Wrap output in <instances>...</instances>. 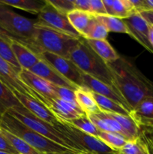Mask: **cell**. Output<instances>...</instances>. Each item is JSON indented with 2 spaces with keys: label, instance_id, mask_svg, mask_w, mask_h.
<instances>
[{
  "label": "cell",
  "instance_id": "26",
  "mask_svg": "<svg viewBox=\"0 0 153 154\" xmlns=\"http://www.w3.org/2000/svg\"><path fill=\"white\" fill-rule=\"evenodd\" d=\"M117 122L120 124L124 132L128 141L134 140L140 134L142 129L138 126L135 120L130 116L121 115V114H111L109 113Z\"/></svg>",
  "mask_w": 153,
  "mask_h": 154
},
{
  "label": "cell",
  "instance_id": "5",
  "mask_svg": "<svg viewBox=\"0 0 153 154\" xmlns=\"http://www.w3.org/2000/svg\"><path fill=\"white\" fill-rule=\"evenodd\" d=\"M8 113L40 135L49 138L51 141L60 145L77 151L78 153H81L77 147L70 140L64 136L62 133L58 132L52 125L39 119L38 117L30 113L22 105L15 107L9 110Z\"/></svg>",
  "mask_w": 153,
  "mask_h": 154
},
{
  "label": "cell",
  "instance_id": "42",
  "mask_svg": "<svg viewBox=\"0 0 153 154\" xmlns=\"http://www.w3.org/2000/svg\"><path fill=\"white\" fill-rule=\"evenodd\" d=\"M149 42L153 47V26L149 25Z\"/></svg>",
  "mask_w": 153,
  "mask_h": 154
},
{
  "label": "cell",
  "instance_id": "9",
  "mask_svg": "<svg viewBox=\"0 0 153 154\" xmlns=\"http://www.w3.org/2000/svg\"><path fill=\"white\" fill-rule=\"evenodd\" d=\"M37 20L40 23L48 26L54 29L63 32L74 37H82L70 23L67 17V14L57 11L47 2L44 8L38 14Z\"/></svg>",
  "mask_w": 153,
  "mask_h": 154
},
{
  "label": "cell",
  "instance_id": "1",
  "mask_svg": "<svg viewBox=\"0 0 153 154\" xmlns=\"http://www.w3.org/2000/svg\"><path fill=\"white\" fill-rule=\"evenodd\" d=\"M113 84L130 110L148 96H153V82L146 78L130 60L119 57L107 63Z\"/></svg>",
  "mask_w": 153,
  "mask_h": 154
},
{
  "label": "cell",
  "instance_id": "33",
  "mask_svg": "<svg viewBox=\"0 0 153 154\" xmlns=\"http://www.w3.org/2000/svg\"><path fill=\"white\" fill-rule=\"evenodd\" d=\"M68 123H69L70 124H71L72 126L76 127V129H80V130L82 131V132L88 134V135H92V136L94 137L98 136L99 133H100V131L92 123V121L88 119V116H87L86 114H83V115H82L81 117L74 119V120H70V121L68 122Z\"/></svg>",
  "mask_w": 153,
  "mask_h": 154
},
{
  "label": "cell",
  "instance_id": "22",
  "mask_svg": "<svg viewBox=\"0 0 153 154\" xmlns=\"http://www.w3.org/2000/svg\"><path fill=\"white\" fill-rule=\"evenodd\" d=\"M77 105L86 114H94L100 111L91 90L86 87H79L74 91Z\"/></svg>",
  "mask_w": 153,
  "mask_h": 154
},
{
  "label": "cell",
  "instance_id": "41",
  "mask_svg": "<svg viewBox=\"0 0 153 154\" xmlns=\"http://www.w3.org/2000/svg\"><path fill=\"white\" fill-rule=\"evenodd\" d=\"M143 11H153V0H143Z\"/></svg>",
  "mask_w": 153,
  "mask_h": 154
},
{
  "label": "cell",
  "instance_id": "30",
  "mask_svg": "<svg viewBox=\"0 0 153 154\" xmlns=\"http://www.w3.org/2000/svg\"><path fill=\"white\" fill-rule=\"evenodd\" d=\"M95 17L106 26L108 32L125 33V34L129 35L128 29L122 19L107 14L98 15V16H95Z\"/></svg>",
  "mask_w": 153,
  "mask_h": 154
},
{
  "label": "cell",
  "instance_id": "6",
  "mask_svg": "<svg viewBox=\"0 0 153 154\" xmlns=\"http://www.w3.org/2000/svg\"><path fill=\"white\" fill-rule=\"evenodd\" d=\"M38 20H31L18 14L8 6L0 3V24L24 45L29 48Z\"/></svg>",
  "mask_w": 153,
  "mask_h": 154
},
{
  "label": "cell",
  "instance_id": "16",
  "mask_svg": "<svg viewBox=\"0 0 153 154\" xmlns=\"http://www.w3.org/2000/svg\"><path fill=\"white\" fill-rule=\"evenodd\" d=\"M19 77L26 85L28 86L31 90L37 93L44 99L57 98L51 87L50 84L47 82L46 80L32 73L31 71L27 70V69H22V71L19 73Z\"/></svg>",
  "mask_w": 153,
  "mask_h": 154
},
{
  "label": "cell",
  "instance_id": "2",
  "mask_svg": "<svg viewBox=\"0 0 153 154\" xmlns=\"http://www.w3.org/2000/svg\"><path fill=\"white\" fill-rule=\"evenodd\" d=\"M81 38L82 37L70 35L37 21L29 49L37 55L41 52H49L68 59L72 50Z\"/></svg>",
  "mask_w": 153,
  "mask_h": 154
},
{
  "label": "cell",
  "instance_id": "12",
  "mask_svg": "<svg viewBox=\"0 0 153 154\" xmlns=\"http://www.w3.org/2000/svg\"><path fill=\"white\" fill-rule=\"evenodd\" d=\"M14 93L21 105L39 119L47 122L52 126H55L58 122L59 120L58 117H56L53 113L40 101L18 92H14Z\"/></svg>",
  "mask_w": 153,
  "mask_h": 154
},
{
  "label": "cell",
  "instance_id": "10",
  "mask_svg": "<svg viewBox=\"0 0 153 154\" xmlns=\"http://www.w3.org/2000/svg\"><path fill=\"white\" fill-rule=\"evenodd\" d=\"M0 81H2L13 92H18L32 96L45 105L44 98L26 85L20 78L19 74L8 63L4 61L1 57H0Z\"/></svg>",
  "mask_w": 153,
  "mask_h": 154
},
{
  "label": "cell",
  "instance_id": "21",
  "mask_svg": "<svg viewBox=\"0 0 153 154\" xmlns=\"http://www.w3.org/2000/svg\"><path fill=\"white\" fill-rule=\"evenodd\" d=\"M86 41L90 48L106 63H113L119 58L120 56L116 52L114 48L111 46L106 39H103V40L86 39Z\"/></svg>",
  "mask_w": 153,
  "mask_h": 154
},
{
  "label": "cell",
  "instance_id": "46",
  "mask_svg": "<svg viewBox=\"0 0 153 154\" xmlns=\"http://www.w3.org/2000/svg\"><path fill=\"white\" fill-rule=\"evenodd\" d=\"M1 133H2V129L0 128V134H1Z\"/></svg>",
  "mask_w": 153,
  "mask_h": 154
},
{
  "label": "cell",
  "instance_id": "14",
  "mask_svg": "<svg viewBox=\"0 0 153 154\" xmlns=\"http://www.w3.org/2000/svg\"><path fill=\"white\" fill-rule=\"evenodd\" d=\"M82 83H83V87L88 89L94 93H98V94L103 96L104 97L108 98L110 99L115 101L118 103L122 105L124 108H127L128 110L131 111L130 108L128 105L127 102L124 100V98L122 96L116 88L112 87H110L107 84L89 76V75L84 74L82 72Z\"/></svg>",
  "mask_w": 153,
  "mask_h": 154
},
{
  "label": "cell",
  "instance_id": "15",
  "mask_svg": "<svg viewBox=\"0 0 153 154\" xmlns=\"http://www.w3.org/2000/svg\"><path fill=\"white\" fill-rule=\"evenodd\" d=\"M29 71L37 75L38 76L42 78L43 79L46 80L47 82L51 84L66 87V88L70 89L74 91L76 89L79 88L76 85L68 81L64 77L62 76L53 68L51 67L49 64L41 60H39L33 67H32Z\"/></svg>",
  "mask_w": 153,
  "mask_h": 154
},
{
  "label": "cell",
  "instance_id": "18",
  "mask_svg": "<svg viewBox=\"0 0 153 154\" xmlns=\"http://www.w3.org/2000/svg\"><path fill=\"white\" fill-rule=\"evenodd\" d=\"M92 123L102 132H116L123 135L126 138L124 132L119 123L109 114V113L99 111L94 114H87ZM128 140V139H127Z\"/></svg>",
  "mask_w": 153,
  "mask_h": 154
},
{
  "label": "cell",
  "instance_id": "48",
  "mask_svg": "<svg viewBox=\"0 0 153 154\" xmlns=\"http://www.w3.org/2000/svg\"><path fill=\"white\" fill-rule=\"evenodd\" d=\"M18 154H20V153H18Z\"/></svg>",
  "mask_w": 153,
  "mask_h": 154
},
{
  "label": "cell",
  "instance_id": "45",
  "mask_svg": "<svg viewBox=\"0 0 153 154\" xmlns=\"http://www.w3.org/2000/svg\"><path fill=\"white\" fill-rule=\"evenodd\" d=\"M47 154H70V153H47Z\"/></svg>",
  "mask_w": 153,
  "mask_h": 154
},
{
  "label": "cell",
  "instance_id": "25",
  "mask_svg": "<svg viewBox=\"0 0 153 154\" xmlns=\"http://www.w3.org/2000/svg\"><path fill=\"white\" fill-rule=\"evenodd\" d=\"M0 3L33 14H38L46 5V0H0Z\"/></svg>",
  "mask_w": 153,
  "mask_h": 154
},
{
  "label": "cell",
  "instance_id": "3",
  "mask_svg": "<svg viewBox=\"0 0 153 154\" xmlns=\"http://www.w3.org/2000/svg\"><path fill=\"white\" fill-rule=\"evenodd\" d=\"M68 59L82 73L116 88L107 63L90 48L84 38L82 37L80 43L72 50Z\"/></svg>",
  "mask_w": 153,
  "mask_h": 154
},
{
  "label": "cell",
  "instance_id": "31",
  "mask_svg": "<svg viewBox=\"0 0 153 154\" xmlns=\"http://www.w3.org/2000/svg\"><path fill=\"white\" fill-rule=\"evenodd\" d=\"M98 138L106 145L116 152H118L128 141L127 138H124L123 135L116 132L100 131Z\"/></svg>",
  "mask_w": 153,
  "mask_h": 154
},
{
  "label": "cell",
  "instance_id": "20",
  "mask_svg": "<svg viewBox=\"0 0 153 154\" xmlns=\"http://www.w3.org/2000/svg\"><path fill=\"white\" fill-rule=\"evenodd\" d=\"M106 14L125 19L136 13L130 0H103Z\"/></svg>",
  "mask_w": 153,
  "mask_h": 154
},
{
  "label": "cell",
  "instance_id": "17",
  "mask_svg": "<svg viewBox=\"0 0 153 154\" xmlns=\"http://www.w3.org/2000/svg\"><path fill=\"white\" fill-rule=\"evenodd\" d=\"M130 117L140 128L153 129V96H148L140 101L131 110Z\"/></svg>",
  "mask_w": 153,
  "mask_h": 154
},
{
  "label": "cell",
  "instance_id": "38",
  "mask_svg": "<svg viewBox=\"0 0 153 154\" xmlns=\"http://www.w3.org/2000/svg\"><path fill=\"white\" fill-rule=\"evenodd\" d=\"M76 10L88 12L90 11V0H73Z\"/></svg>",
  "mask_w": 153,
  "mask_h": 154
},
{
  "label": "cell",
  "instance_id": "35",
  "mask_svg": "<svg viewBox=\"0 0 153 154\" xmlns=\"http://www.w3.org/2000/svg\"><path fill=\"white\" fill-rule=\"evenodd\" d=\"M46 2L54 8L64 14L75 10L73 0H46Z\"/></svg>",
  "mask_w": 153,
  "mask_h": 154
},
{
  "label": "cell",
  "instance_id": "7",
  "mask_svg": "<svg viewBox=\"0 0 153 154\" xmlns=\"http://www.w3.org/2000/svg\"><path fill=\"white\" fill-rule=\"evenodd\" d=\"M53 126L58 132L70 140L80 152H86L93 154H114L118 153L106 145L98 137L85 133L64 120H59Z\"/></svg>",
  "mask_w": 153,
  "mask_h": 154
},
{
  "label": "cell",
  "instance_id": "39",
  "mask_svg": "<svg viewBox=\"0 0 153 154\" xmlns=\"http://www.w3.org/2000/svg\"><path fill=\"white\" fill-rule=\"evenodd\" d=\"M0 38H2L4 39V40L8 41L9 42H12L13 41H17L18 42L17 39L13 35L10 34L9 32H8L1 24H0Z\"/></svg>",
  "mask_w": 153,
  "mask_h": 154
},
{
  "label": "cell",
  "instance_id": "32",
  "mask_svg": "<svg viewBox=\"0 0 153 154\" xmlns=\"http://www.w3.org/2000/svg\"><path fill=\"white\" fill-rule=\"evenodd\" d=\"M10 43L8 41L0 38V57L8 63L14 70L18 74L22 71V68L20 66L14 54L12 48L10 47Z\"/></svg>",
  "mask_w": 153,
  "mask_h": 154
},
{
  "label": "cell",
  "instance_id": "13",
  "mask_svg": "<svg viewBox=\"0 0 153 154\" xmlns=\"http://www.w3.org/2000/svg\"><path fill=\"white\" fill-rule=\"evenodd\" d=\"M45 105L58 119L69 122L86 114L77 105L66 102L58 98H46Z\"/></svg>",
  "mask_w": 153,
  "mask_h": 154
},
{
  "label": "cell",
  "instance_id": "36",
  "mask_svg": "<svg viewBox=\"0 0 153 154\" xmlns=\"http://www.w3.org/2000/svg\"><path fill=\"white\" fill-rule=\"evenodd\" d=\"M89 13L94 16L106 14L103 0H90Z\"/></svg>",
  "mask_w": 153,
  "mask_h": 154
},
{
  "label": "cell",
  "instance_id": "34",
  "mask_svg": "<svg viewBox=\"0 0 153 154\" xmlns=\"http://www.w3.org/2000/svg\"><path fill=\"white\" fill-rule=\"evenodd\" d=\"M50 85L57 98L64 101V102L72 104V105L79 106V105H77V103H76L74 90L66 88V87H59V86L54 85V84H50Z\"/></svg>",
  "mask_w": 153,
  "mask_h": 154
},
{
  "label": "cell",
  "instance_id": "29",
  "mask_svg": "<svg viewBox=\"0 0 153 154\" xmlns=\"http://www.w3.org/2000/svg\"><path fill=\"white\" fill-rule=\"evenodd\" d=\"M2 132L4 135V136L7 138L8 141L10 142V144H11L12 147L15 149L17 153L20 154H44L41 152L38 151V150H36L35 148H34L33 147H32L31 145H29L28 144H27L26 141H24L23 140H22L21 138H18L16 135H13V134L10 133V132H7L6 130L2 129Z\"/></svg>",
  "mask_w": 153,
  "mask_h": 154
},
{
  "label": "cell",
  "instance_id": "28",
  "mask_svg": "<svg viewBox=\"0 0 153 154\" xmlns=\"http://www.w3.org/2000/svg\"><path fill=\"white\" fill-rule=\"evenodd\" d=\"M108 33L109 32L106 26L94 16L82 38L92 40H103L106 39Z\"/></svg>",
  "mask_w": 153,
  "mask_h": 154
},
{
  "label": "cell",
  "instance_id": "40",
  "mask_svg": "<svg viewBox=\"0 0 153 154\" xmlns=\"http://www.w3.org/2000/svg\"><path fill=\"white\" fill-rule=\"evenodd\" d=\"M139 14L150 26H153V11H142Z\"/></svg>",
  "mask_w": 153,
  "mask_h": 154
},
{
  "label": "cell",
  "instance_id": "11",
  "mask_svg": "<svg viewBox=\"0 0 153 154\" xmlns=\"http://www.w3.org/2000/svg\"><path fill=\"white\" fill-rule=\"evenodd\" d=\"M129 35L140 44L148 52L153 54V47L149 42V24L137 12L123 19Z\"/></svg>",
  "mask_w": 153,
  "mask_h": 154
},
{
  "label": "cell",
  "instance_id": "37",
  "mask_svg": "<svg viewBox=\"0 0 153 154\" xmlns=\"http://www.w3.org/2000/svg\"><path fill=\"white\" fill-rule=\"evenodd\" d=\"M0 151L7 152V153L13 154H18L17 152L10 144V142L8 141L7 138L4 136L2 132L0 134Z\"/></svg>",
  "mask_w": 153,
  "mask_h": 154
},
{
  "label": "cell",
  "instance_id": "8",
  "mask_svg": "<svg viewBox=\"0 0 153 154\" xmlns=\"http://www.w3.org/2000/svg\"><path fill=\"white\" fill-rule=\"evenodd\" d=\"M38 57L70 83L78 87H83L82 72L69 59L49 52H41L38 54Z\"/></svg>",
  "mask_w": 153,
  "mask_h": 154
},
{
  "label": "cell",
  "instance_id": "47",
  "mask_svg": "<svg viewBox=\"0 0 153 154\" xmlns=\"http://www.w3.org/2000/svg\"><path fill=\"white\" fill-rule=\"evenodd\" d=\"M114 154H118V153H114Z\"/></svg>",
  "mask_w": 153,
  "mask_h": 154
},
{
  "label": "cell",
  "instance_id": "27",
  "mask_svg": "<svg viewBox=\"0 0 153 154\" xmlns=\"http://www.w3.org/2000/svg\"><path fill=\"white\" fill-rule=\"evenodd\" d=\"M94 15L88 12L82 11L76 9L67 14V17L70 23L82 37L86 31Z\"/></svg>",
  "mask_w": 153,
  "mask_h": 154
},
{
  "label": "cell",
  "instance_id": "24",
  "mask_svg": "<svg viewBox=\"0 0 153 154\" xmlns=\"http://www.w3.org/2000/svg\"><path fill=\"white\" fill-rule=\"evenodd\" d=\"M22 105L14 92L0 81V123L4 114L12 108Z\"/></svg>",
  "mask_w": 153,
  "mask_h": 154
},
{
  "label": "cell",
  "instance_id": "23",
  "mask_svg": "<svg viewBox=\"0 0 153 154\" xmlns=\"http://www.w3.org/2000/svg\"><path fill=\"white\" fill-rule=\"evenodd\" d=\"M91 93L100 111L124 116L130 115V111L124 108L121 104L92 91H91Z\"/></svg>",
  "mask_w": 153,
  "mask_h": 154
},
{
  "label": "cell",
  "instance_id": "44",
  "mask_svg": "<svg viewBox=\"0 0 153 154\" xmlns=\"http://www.w3.org/2000/svg\"><path fill=\"white\" fill-rule=\"evenodd\" d=\"M77 154H93V153H86V152H81V153H79Z\"/></svg>",
  "mask_w": 153,
  "mask_h": 154
},
{
  "label": "cell",
  "instance_id": "19",
  "mask_svg": "<svg viewBox=\"0 0 153 154\" xmlns=\"http://www.w3.org/2000/svg\"><path fill=\"white\" fill-rule=\"evenodd\" d=\"M10 47L22 69L29 70L40 60L37 54L21 42L13 41Z\"/></svg>",
  "mask_w": 153,
  "mask_h": 154
},
{
  "label": "cell",
  "instance_id": "43",
  "mask_svg": "<svg viewBox=\"0 0 153 154\" xmlns=\"http://www.w3.org/2000/svg\"><path fill=\"white\" fill-rule=\"evenodd\" d=\"M0 154H13V153H7V152H3V151H0Z\"/></svg>",
  "mask_w": 153,
  "mask_h": 154
},
{
  "label": "cell",
  "instance_id": "4",
  "mask_svg": "<svg viewBox=\"0 0 153 154\" xmlns=\"http://www.w3.org/2000/svg\"><path fill=\"white\" fill-rule=\"evenodd\" d=\"M0 128L16 135L36 150L44 154L79 153L77 151L60 145L51 141L49 138L34 132L8 112L2 119Z\"/></svg>",
  "mask_w": 153,
  "mask_h": 154
}]
</instances>
